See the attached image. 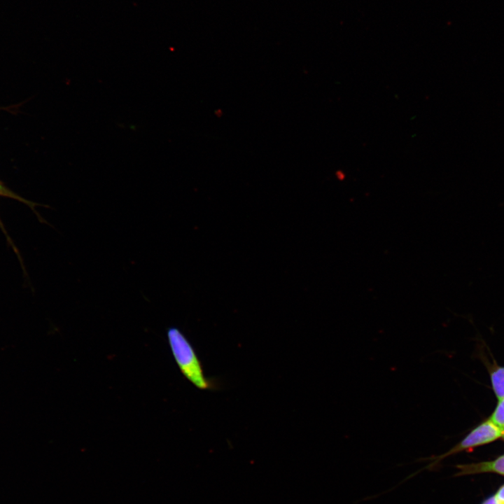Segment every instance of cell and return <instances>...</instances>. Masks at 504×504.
I'll list each match as a JSON object with an SVG mask.
<instances>
[{"label": "cell", "instance_id": "obj_4", "mask_svg": "<svg viewBox=\"0 0 504 504\" xmlns=\"http://www.w3.org/2000/svg\"><path fill=\"white\" fill-rule=\"evenodd\" d=\"M493 389L498 400L504 398V368H498L491 375Z\"/></svg>", "mask_w": 504, "mask_h": 504}, {"label": "cell", "instance_id": "obj_8", "mask_svg": "<svg viewBox=\"0 0 504 504\" xmlns=\"http://www.w3.org/2000/svg\"><path fill=\"white\" fill-rule=\"evenodd\" d=\"M483 504H504L503 503L499 501L496 499L495 496L491 497L486 500Z\"/></svg>", "mask_w": 504, "mask_h": 504}, {"label": "cell", "instance_id": "obj_2", "mask_svg": "<svg viewBox=\"0 0 504 504\" xmlns=\"http://www.w3.org/2000/svg\"><path fill=\"white\" fill-rule=\"evenodd\" d=\"M503 435L504 430L489 419L472 430L464 439L448 451L438 456L421 458L419 461H432L421 470L428 469L431 470L437 467L442 460L450 455L476 446L491 442L502 437Z\"/></svg>", "mask_w": 504, "mask_h": 504}, {"label": "cell", "instance_id": "obj_7", "mask_svg": "<svg viewBox=\"0 0 504 504\" xmlns=\"http://www.w3.org/2000/svg\"><path fill=\"white\" fill-rule=\"evenodd\" d=\"M494 496L497 500L504 503V485L500 488Z\"/></svg>", "mask_w": 504, "mask_h": 504}, {"label": "cell", "instance_id": "obj_6", "mask_svg": "<svg viewBox=\"0 0 504 504\" xmlns=\"http://www.w3.org/2000/svg\"><path fill=\"white\" fill-rule=\"evenodd\" d=\"M0 196L18 200L20 202H22L28 204H30L29 202L24 200L23 198L18 196L16 194L13 193L12 191L7 189L1 182H0Z\"/></svg>", "mask_w": 504, "mask_h": 504}, {"label": "cell", "instance_id": "obj_9", "mask_svg": "<svg viewBox=\"0 0 504 504\" xmlns=\"http://www.w3.org/2000/svg\"><path fill=\"white\" fill-rule=\"evenodd\" d=\"M503 438H504V435H503Z\"/></svg>", "mask_w": 504, "mask_h": 504}, {"label": "cell", "instance_id": "obj_5", "mask_svg": "<svg viewBox=\"0 0 504 504\" xmlns=\"http://www.w3.org/2000/svg\"><path fill=\"white\" fill-rule=\"evenodd\" d=\"M489 419L504 430V398L499 400L495 411Z\"/></svg>", "mask_w": 504, "mask_h": 504}, {"label": "cell", "instance_id": "obj_3", "mask_svg": "<svg viewBox=\"0 0 504 504\" xmlns=\"http://www.w3.org/2000/svg\"><path fill=\"white\" fill-rule=\"evenodd\" d=\"M458 472L456 475H464L484 472H493L504 475V455L494 461L475 464L458 465Z\"/></svg>", "mask_w": 504, "mask_h": 504}, {"label": "cell", "instance_id": "obj_1", "mask_svg": "<svg viewBox=\"0 0 504 504\" xmlns=\"http://www.w3.org/2000/svg\"><path fill=\"white\" fill-rule=\"evenodd\" d=\"M167 337L174 360L185 378L200 390L213 388V382L205 376L201 361L185 335L178 328L171 327L167 330Z\"/></svg>", "mask_w": 504, "mask_h": 504}]
</instances>
